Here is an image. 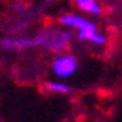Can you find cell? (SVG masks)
I'll list each match as a JSON object with an SVG mask.
<instances>
[{
  "label": "cell",
  "instance_id": "obj_2",
  "mask_svg": "<svg viewBox=\"0 0 122 122\" xmlns=\"http://www.w3.org/2000/svg\"><path fill=\"white\" fill-rule=\"evenodd\" d=\"M76 59L71 55H60L53 62V72L59 78H69L76 72Z\"/></svg>",
  "mask_w": 122,
  "mask_h": 122
},
{
  "label": "cell",
  "instance_id": "obj_7",
  "mask_svg": "<svg viewBox=\"0 0 122 122\" xmlns=\"http://www.w3.org/2000/svg\"><path fill=\"white\" fill-rule=\"evenodd\" d=\"M46 88L50 90V91H53V93H60V94H68V93H71L72 88L69 85L66 84H62V82H46Z\"/></svg>",
  "mask_w": 122,
  "mask_h": 122
},
{
  "label": "cell",
  "instance_id": "obj_6",
  "mask_svg": "<svg viewBox=\"0 0 122 122\" xmlns=\"http://www.w3.org/2000/svg\"><path fill=\"white\" fill-rule=\"evenodd\" d=\"M74 2L84 12H88L91 15H100L102 13V7H100L97 0H74Z\"/></svg>",
  "mask_w": 122,
  "mask_h": 122
},
{
  "label": "cell",
  "instance_id": "obj_4",
  "mask_svg": "<svg viewBox=\"0 0 122 122\" xmlns=\"http://www.w3.org/2000/svg\"><path fill=\"white\" fill-rule=\"evenodd\" d=\"M60 24L65 27H72L78 31H88V30H97L96 25L90 21L84 19L80 15H63L60 18Z\"/></svg>",
  "mask_w": 122,
  "mask_h": 122
},
{
  "label": "cell",
  "instance_id": "obj_3",
  "mask_svg": "<svg viewBox=\"0 0 122 122\" xmlns=\"http://www.w3.org/2000/svg\"><path fill=\"white\" fill-rule=\"evenodd\" d=\"M0 46L3 49H13V50H25L34 46H40L38 37H13V38H5Z\"/></svg>",
  "mask_w": 122,
  "mask_h": 122
},
{
  "label": "cell",
  "instance_id": "obj_1",
  "mask_svg": "<svg viewBox=\"0 0 122 122\" xmlns=\"http://www.w3.org/2000/svg\"><path fill=\"white\" fill-rule=\"evenodd\" d=\"M37 37L40 46H44L51 51H62L68 47L69 41H71V32L63 30L47 28L43 32H40Z\"/></svg>",
  "mask_w": 122,
  "mask_h": 122
},
{
  "label": "cell",
  "instance_id": "obj_5",
  "mask_svg": "<svg viewBox=\"0 0 122 122\" xmlns=\"http://www.w3.org/2000/svg\"><path fill=\"white\" fill-rule=\"evenodd\" d=\"M78 38L84 41H90L93 44L102 46L106 43V37L100 34L97 30H88V31H78Z\"/></svg>",
  "mask_w": 122,
  "mask_h": 122
}]
</instances>
